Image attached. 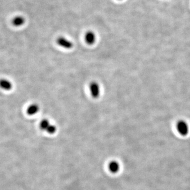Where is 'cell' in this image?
I'll use <instances>...</instances> for the list:
<instances>
[{"label": "cell", "instance_id": "3957f363", "mask_svg": "<svg viewBox=\"0 0 190 190\" xmlns=\"http://www.w3.org/2000/svg\"><path fill=\"white\" fill-rule=\"evenodd\" d=\"M85 39L86 42L88 44L92 45L95 44V42L96 41V35L92 31H88L86 33Z\"/></svg>", "mask_w": 190, "mask_h": 190}, {"label": "cell", "instance_id": "30bf717a", "mask_svg": "<svg viewBox=\"0 0 190 190\" xmlns=\"http://www.w3.org/2000/svg\"><path fill=\"white\" fill-rule=\"evenodd\" d=\"M56 131H57V127H56V126L54 125L51 124L46 131L48 132V133L53 134L55 133Z\"/></svg>", "mask_w": 190, "mask_h": 190}, {"label": "cell", "instance_id": "9c48e42d", "mask_svg": "<svg viewBox=\"0 0 190 190\" xmlns=\"http://www.w3.org/2000/svg\"><path fill=\"white\" fill-rule=\"evenodd\" d=\"M51 124H50V122L47 119H44L43 120H41V122L40 123V128L44 131H47V130L48 129L49 127L50 126V125Z\"/></svg>", "mask_w": 190, "mask_h": 190}, {"label": "cell", "instance_id": "ba28073f", "mask_svg": "<svg viewBox=\"0 0 190 190\" xmlns=\"http://www.w3.org/2000/svg\"><path fill=\"white\" fill-rule=\"evenodd\" d=\"M109 170L112 173H116L118 172L119 169V165L116 161H112L108 165Z\"/></svg>", "mask_w": 190, "mask_h": 190}, {"label": "cell", "instance_id": "7a4b0ae2", "mask_svg": "<svg viewBox=\"0 0 190 190\" xmlns=\"http://www.w3.org/2000/svg\"><path fill=\"white\" fill-rule=\"evenodd\" d=\"M57 43L59 46L63 48L70 49L74 46L72 42L63 37H60L57 40Z\"/></svg>", "mask_w": 190, "mask_h": 190}, {"label": "cell", "instance_id": "8992f818", "mask_svg": "<svg viewBox=\"0 0 190 190\" xmlns=\"http://www.w3.org/2000/svg\"><path fill=\"white\" fill-rule=\"evenodd\" d=\"M40 110L39 105L36 104H32L29 106L26 109V113L29 115L32 116L37 114Z\"/></svg>", "mask_w": 190, "mask_h": 190}, {"label": "cell", "instance_id": "277c9868", "mask_svg": "<svg viewBox=\"0 0 190 190\" xmlns=\"http://www.w3.org/2000/svg\"><path fill=\"white\" fill-rule=\"evenodd\" d=\"M177 129L179 133L183 136L187 135L188 131V128L186 123L183 121H181L179 122L177 125Z\"/></svg>", "mask_w": 190, "mask_h": 190}, {"label": "cell", "instance_id": "5b68a950", "mask_svg": "<svg viewBox=\"0 0 190 190\" xmlns=\"http://www.w3.org/2000/svg\"><path fill=\"white\" fill-rule=\"evenodd\" d=\"M13 87L12 83L11 81L7 79H0V88L5 90L9 91Z\"/></svg>", "mask_w": 190, "mask_h": 190}, {"label": "cell", "instance_id": "6da1fadb", "mask_svg": "<svg viewBox=\"0 0 190 190\" xmlns=\"http://www.w3.org/2000/svg\"><path fill=\"white\" fill-rule=\"evenodd\" d=\"M90 92L93 98H98L101 94V88L98 83L96 81L92 82L89 86Z\"/></svg>", "mask_w": 190, "mask_h": 190}, {"label": "cell", "instance_id": "52a82bcc", "mask_svg": "<svg viewBox=\"0 0 190 190\" xmlns=\"http://www.w3.org/2000/svg\"><path fill=\"white\" fill-rule=\"evenodd\" d=\"M25 23V19L22 16H17L13 18L12 23L15 26H22Z\"/></svg>", "mask_w": 190, "mask_h": 190}]
</instances>
